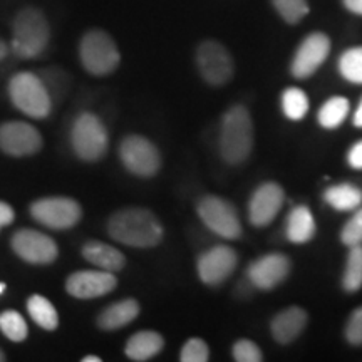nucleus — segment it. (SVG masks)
Masks as SVG:
<instances>
[{"mask_svg": "<svg viewBox=\"0 0 362 362\" xmlns=\"http://www.w3.org/2000/svg\"><path fill=\"white\" fill-rule=\"evenodd\" d=\"M119 160L129 173L139 178H151L161 168V155L155 143L139 134H129L121 141Z\"/></svg>", "mask_w": 362, "mask_h": 362, "instance_id": "nucleus-8", "label": "nucleus"}, {"mask_svg": "<svg viewBox=\"0 0 362 362\" xmlns=\"http://www.w3.org/2000/svg\"><path fill=\"white\" fill-rule=\"evenodd\" d=\"M42 83L45 84V89H47L49 96L54 101V99H61L66 94L67 84H69V79H67L66 72L62 69H57V67H52V69H47L42 72L40 76Z\"/></svg>", "mask_w": 362, "mask_h": 362, "instance_id": "nucleus-31", "label": "nucleus"}, {"mask_svg": "<svg viewBox=\"0 0 362 362\" xmlns=\"http://www.w3.org/2000/svg\"><path fill=\"white\" fill-rule=\"evenodd\" d=\"M4 361H6V356H4V352L0 351V362H4Z\"/></svg>", "mask_w": 362, "mask_h": 362, "instance_id": "nucleus-43", "label": "nucleus"}, {"mask_svg": "<svg viewBox=\"0 0 362 362\" xmlns=\"http://www.w3.org/2000/svg\"><path fill=\"white\" fill-rule=\"evenodd\" d=\"M139 315V304L134 298H124L107 305L98 315V327L103 330H117L133 322Z\"/></svg>", "mask_w": 362, "mask_h": 362, "instance_id": "nucleus-20", "label": "nucleus"}, {"mask_svg": "<svg viewBox=\"0 0 362 362\" xmlns=\"http://www.w3.org/2000/svg\"><path fill=\"white\" fill-rule=\"evenodd\" d=\"M291 260L284 253H269L253 260L247 269V277L253 287L260 291H272L288 277Z\"/></svg>", "mask_w": 362, "mask_h": 362, "instance_id": "nucleus-16", "label": "nucleus"}, {"mask_svg": "<svg viewBox=\"0 0 362 362\" xmlns=\"http://www.w3.org/2000/svg\"><path fill=\"white\" fill-rule=\"evenodd\" d=\"M197 66L210 86H223L233 78V59L218 40H203L198 45Z\"/></svg>", "mask_w": 362, "mask_h": 362, "instance_id": "nucleus-10", "label": "nucleus"}, {"mask_svg": "<svg viewBox=\"0 0 362 362\" xmlns=\"http://www.w3.org/2000/svg\"><path fill=\"white\" fill-rule=\"evenodd\" d=\"M165 347V339L155 330H141L131 336L126 342L124 352L131 361L144 362L156 357Z\"/></svg>", "mask_w": 362, "mask_h": 362, "instance_id": "nucleus-21", "label": "nucleus"}, {"mask_svg": "<svg viewBox=\"0 0 362 362\" xmlns=\"http://www.w3.org/2000/svg\"><path fill=\"white\" fill-rule=\"evenodd\" d=\"M324 200L337 211H354L362 205V189L351 183L336 185L325 189Z\"/></svg>", "mask_w": 362, "mask_h": 362, "instance_id": "nucleus-23", "label": "nucleus"}, {"mask_svg": "<svg viewBox=\"0 0 362 362\" xmlns=\"http://www.w3.org/2000/svg\"><path fill=\"white\" fill-rule=\"evenodd\" d=\"M117 285V279L112 272L106 270H79L71 274L66 280V291L76 298H98L112 292Z\"/></svg>", "mask_w": 362, "mask_h": 362, "instance_id": "nucleus-15", "label": "nucleus"}, {"mask_svg": "<svg viewBox=\"0 0 362 362\" xmlns=\"http://www.w3.org/2000/svg\"><path fill=\"white\" fill-rule=\"evenodd\" d=\"M8 96L12 104L34 119H44L51 115L52 99L49 96L40 76L24 71L8 81Z\"/></svg>", "mask_w": 362, "mask_h": 362, "instance_id": "nucleus-4", "label": "nucleus"}, {"mask_svg": "<svg viewBox=\"0 0 362 362\" xmlns=\"http://www.w3.org/2000/svg\"><path fill=\"white\" fill-rule=\"evenodd\" d=\"M285 235L292 243H307L315 235V220L309 206L298 205L293 206L288 214Z\"/></svg>", "mask_w": 362, "mask_h": 362, "instance_id": "nucleus-22", "label": "nucleus"}, {"mask_svg": "<svg viewBox=\"0 0 362 362\" xmlns=\"http://www.w3.org/2000/svg\"><path fill=\"white\" fill-rule=\"evenodd\" d=\"M51 27L39 8L25 7L12 22V51L21 59H34L45 51Z\"/></svg>", "mask_w": 362, "mask_h": 362, "instance_id": "nucleus-3", "label": "nucleus"}, {"mask_svg": "<svg viewBox=\"0 0 362 362\" xmlns=\"http://www.w3.org/2000/svg\"><path fill=\"white\" fill-rule=\"evenodd\" d=\"M284 189L275 181H267L255 189L248 203V220L253 226H267L275 220L284 205Z\"/></svg>", "mask_w": 362, "mask_h": 362, "instance_id": "nucleus-17", "label": "nucleus"}, {"mask_svg": "<svg viewBox=\"0 0 362 362\" xmlns=\"http://www.w3.org/2000/svg\"><path fill=\"white\" fill-rule=\"evenodd\" d=\"M107 233L112 240L134 248L156 247L163 240L165 230L161 221L146 208H123L107 221Z\"/></svg>", "mask_w": 362, "mask_h": 362, "instance_id": "nucleus-1", "label": "nucleus"}, {"mask_svg": "<svg viewBox=\"0 0 362 362\" xmlns=\"http://www.w3.org/2000/svg\"><path fill=\"white\" fill-rule=\"evenodd\" d=\"M81 64L90 76H107L117 69L121 62L119 49L115 39L101 29H90L79 42Z\"/></svg>", "mask_w": 362, "mask_h": 362, "instance_id": "nucleus-5", "label": "nucleus"}, {"mask_svg": "<svg viewBox=\"0 0 362 362\" xmlns=\"http://www.w3.org/2000/svg\"><path fill=\"white\" fill-rule=\"evenodd\" d=\"M349 111V99L342 96H334L322 104V107L319 110V115H317V119H319V124L322 128L336 129L346 121Z\"/></svg>", "mask_w": 362, "mask_h": 362, "instance_id": "nucleus-24", "label": "nucleus"}, {"mask_svg": "<svg viewBox=\"0 0 362 362\" xmlns=\"http://www.w3.org/2000/svg\"><path fill=\"white\" fill-rule=\"evenodd\" d=\"M346 339L351 346H362V307L352 312L347 320Z\"/></svg>", "mask_w": 362, "mask_h": 362, "instance_id": "nucleus-35", "label": "nucleus"}, {"mask_svg": "<svg viewBox=\"0 0 362 362\" xmlns=\"http://www.w3.org/2000/svg\"><path fill=\"white\" fill-rule=\"evenodd\" d=\"M4 291H6V284H4V282H0V296H2Z\"/></svg>", "mask_w": 362, "mask_h": 362, "instance_id": "nucleus-42", "label": "nucleus"}, {"mask_svg": "<svg viewBox=\"0 0 362 362\" xmlns=\"http://www.w3.org/2000/svg\"><path fill=\"white\" fill-rule=\"evenodd\" d=\"M11 247L17 257L34 265H49L59 255L57 243L49 235L33 228H22L13 233Z\"/></svg>", "mask_w": 362, "mask_h": 362, "instance_id": "nucleus-11", "label": "nucleus"}, {"mask_svg": "<svg viewBox=\"0 0 362 362\" xmlns=\"http://www.w3.org/2000/svg\"><path fill=\"white\" fill-rule=\"evenodd\" d=\"M197 211L206 228L221 238L237 240L243 232L237 208L225 198L215 197V194L203 197L198 202Z\"/></svg>", "mask_w": 362, "mask_h": 362, "instance_id": "nucleus-7", "label": "nucleus"}, {"mask_svg": "<svg viewBox=\"0 0 362 362\" xmlns=\"http://www.w3.org/2000/svg\"><path fill=\"white\" fill-rule=\"evenodd\" d=\"M330 52V39L324 33H312L298 44L291 71L297 79H307L324 64Z\"/></svg>", "mask_w": 362, "mask_h": 362, "instance_id": "nucleus-12", "label": "nucleus"}, {"mask_svg": "<svg viewBox=\"0 0 362 362\" xmlns=\"http://www.w3.org/2000/svg\"><path fill=\"white\" fill-rule=\"evenodd\" d=\"M42 148V136L33 124L11 121L0 126V149L8 156H30Z\"/></svg>", "mask_w": 362, "mask_h": 362, "instance_id": "nucleus-14", "label": "nucleus"}, {"mask_svg": "<svg viewBox=\"0 0 362 362\" xmlns=\"http://www.w3.org/2000/svg\"><path fill=\"white\" fill-rule=\"evenodd\" d=\"M253 148V123L243 106H233L225 112L220 129V155L228 165H242Z\"/></svg>", "mask_w": 362, "mask_h": 362, "instance_id": "nucleus-2", "label": "nucleus"}, {"mask_svg": "<svg viewBox=\"0 0 362 362\" xmlns=\"http://www.w3.org/2000/svg\"><path fill=\"white\" fill-rule=\"evenodd\" d=\"M342 287L346 292H357L362 287V245L349 247L346 269L342 275Z\"/></svg>", "mask_w": 362, "mask_h": 362, "instance_id": "nucleus-26", "label": "nucleus"}, {"mask_svg": "<svg viewBox=\"0 0 362 362\" xmlns=\"http://www.w3.org/2000/svg\"><path fill=\"white\" fill-rule=\"evenodd\" d=\"M339 72L346 81L362 84V45L351 47L339 57Z\"/></svg>", "mask_w": 362, "mask_h": 362, "instance_id": "nucleus-28", "label": "nucleus"}, {"mask_svg": "<svg viewBox=\"0 0 362 362\" xmlns=\"http://www.w3.org/2000/svg\"><path fill=\"white\" fill-rule=\"evenodd\" d=\"M27 312L33 317V320L39 327L45 330H56L59 325V315L56 307L52 305V302L49 298H45L39 293L29 297L27 300Z\"/></svg>", "mask_w": 362, "mask_h": 362, "instance_id": "nucleus-25", "label": "nucleus"}, {"mask_svg": "<svg viewBox=\"0 0 362 362\" xmlns=\"http://www.w3.org/2000/svg\"><path fill=\"white\" fill-rule=\"evenodd\" d=\"M233 359L238 362H260L264 361V356H262L260 347L257 346L255 342L250 341V339H240L233 344L232 349Z\"/></svg>", "mask_w": 362, "mask_h": 362, "instance_id": "nucleus-34", "label": "nucleus"}, {"mask_svg": "<svg viewBox=\"0 0 362 362\" xmlns=\"http://www.w3.org/2000/svg\"><path fill=\"white\" fill-rule=\"evenodd\" d=\"M71 144L83 161H99L106 155L110 138L103 121L93 112H81L71 129Z\"/></svg>", "mask_w": 362, "mask_h": 362, "instance_id": "nucleus-6", "label": "nucleus"}, {"mask_svg": "<svg viewBox=\"0 0 362 362\" xmlns=\"http://www.w3.org/2000/svg\"><path fill=\"white\" fill-rule=\"evenodd\" d=\"M83 362H101V357H98V356H86V357H83Z\"/></svg>", "mask_w": 362, "mask_h": 362, "instance_id": "nucleus-41", "label": "nucleus"}, {"mask_svg": "<svg viewBox=\"0 0 362 362\" xmlns=\"http://www.w3.org/2000/svg\"><path fill=\"white\" fill-rule=\"evenodd\" d=\"M352 123H354L356 128H362V99L357 106V110L354 112V117H352Z\"/></svg>", "mask_w": 362, "mask_h": 362, "instance_id": "nucleus-39", "label": "nucleus"}, {"mask_svg": "<svg viewBox=\"0 0 362 362\" xmlns=\"http://www.w3.org/2000/svg\"><path fill=\"white\" fill-rule=\"evenodd\" d=\"M208 359H210V349L206 342L198 337L188 339L180 352L181 362H206Z\"/></svg>", "mask_w": 362, "mask_h": 362, "instance_id": "nucleus-32", "label": "nucleus"}, {"mask_svg": "<svg viewBox=\"0 0 362 362\" xmlns=\"http://www.w3.org/2000/svg\"><path fill=\"white\" fill-rule=\"evenodd\" d=\"M341 240L346 247L362 245V206L354 210V215L344 225Z\"/></svg>", "mask_w": 362, "mask_h": 362, "instance_id": "nucleus-33", "label": "nucleus"}, {"mask_svg": "<svg viewBox=\"0 0 362 362\" xmlns=\"http://www.w3.org/2000/svg\"><path fill=\"white\" fill-rule=\"evenodd\" d=\"M238 257L237 252L228 245H215L203 252L198 259L197 270L198 277L203 284L215 287V285L223 284L233 270L237 269Z\"/></svg>", "mask_w": 362, "mask_h": 362, "instance_id": "nucleus-13", "label": "nucleus"}, {"mask_svg": "<svg viewBox=\"0 0 362 362\" xmlns=\"http://www.w3.org/2000/svg\"><path fill=\"white\" fill-rule=\"evenodd\" d=\"M272 6L287 24L292 25L304 21V17L310 11L307 0H272Z\"/></svg>", "mask_w": 362, "mask_h": 362, "instance_id": "nucleus-30", "label": "nucleus"}, {"mask_svg": "<svg viewBox=\"0 0 362 362\" xmlns=\"http://www.w3.org/2000/svg\"><path fill=\"white\" fill-rule=\"evenodd\" d=\"M81 253H83L86 262H89L90 265H94L99 270L116 274V272L123 270L126 265V257L123 255V252L104 242H98V240H90V242L84 243Z\"/></svg>", "mask_w": 362, "mask_h": 362, "instance_id": "nucleus-19", "label": "nucleus"}, {"mask_svg": "<svg viewBox=\"0 0 362 362\" xmlns=\"http://www.w3.org/2000/svg\"><path fill=\"white\" fill-rule=\"evenodd\" d=\"M342 4L349 12L362 16V0H342Z\"/></svg>", "mask_w": 362, "mask_h": 362, "instance_id": "nucleus-38", "label": "nucleus"}, {"mask_svg": "<svg viewBox=\"0 0 362 362\" xmlns=\"http://www.w3.org/2000/svg\"><path fill=\"white\" fill-rule=\"evenodd\" d=\"M30 215L37 223L52 230H69L83 218V208L66 197L40 198L30 205Z\"/></svg>", "mask_w": 362, "mask_h": 362, "instance_id": "nucleus-9", "label": "nucleus"}, {"mask_svg": "<svg viewBox=\"0 0 362 362\" xmlns=\"http://www.w3.org/2000/svg\"><path fill=\"white\" fill-rule=\"evenodd\" d=\"M0 330L4 332V336L13 342L25 341L29 336L27 322L17 310H6L0 314Z\"/></svg>", "mask_w": 362, "mask_h": 362, "instance_id": "nucleus-29", "label": "nucleus"}, {"mask_svg": "<svg viewBox=\"0 0 362 362\" xmlns=\"http://www.w3.org/2000/svg\"><path fill=\"white\" fill-rule=\"evenodd\" d=\"M13 218H16V211H13V208L6 202H0V230H2L4 226L11 225Z\"/></svg>", "mask_w": 362, "mask_h": 362, "instance_id": "nucleus-37", "label": "nucleus"}, {"mask_svg": "<svg viewBox=\"0 0 362 362\" xmlns=\"http://www.w3.org/2000/svg\"><path fill=\"white\" fill-rule=\"evenodd\" d=\"M7 52H8V47H7V44L4 42L2 39H0V61H2V59L7 56Z\"/></svg>", "mask_w": 362, "mask_h": 362, "instance_id": "nucleus-40", "label": "nucleus"}, {"mask_svg": "<svg viewBox=\"0 0 362 362\" xmlns=\"http://www.w3.org/2000/svg\"><path fill=\"white\" fill-rule=\"evenodd\" d=\"M347 163L351 165V168L362 170V139H359L354 146L347 153Z\"/></svg>", "mask_w": 362, "mask_h": 362, "instance_id": "nucleus-36", "label": "nucleus"}, {"mask_svg": "<svg viewBox=\"0 0 362 362\" xmlns=\"http://www.w3.org/2000/svg\"><path fill=\"white\" fill-rule=\"evenodd\" d=\"M309 315L302 307H288L279 312L270 324L272 336L279 344H291L304 332Z\"/></svg>", "mask_w": 362, "mask_h": 362, "instance_id": "nucleus-18", "label": "nucleus"}, {"mask_svg": "<svg viewBox=\"0 0 362 362\" xmlns=\"http://www.w3.org/2000/svg\"><path fill=\"white\" fill-rule=\"evenodd\" d=\"M282 111L291 121H302L309 112V98L302 89L287 88L282 93Z\"/></svg>", "mask_w": 362, "mask_h": 362, "instance_id": "nucleus-27", "label": "nucleus"}]
</instances>
